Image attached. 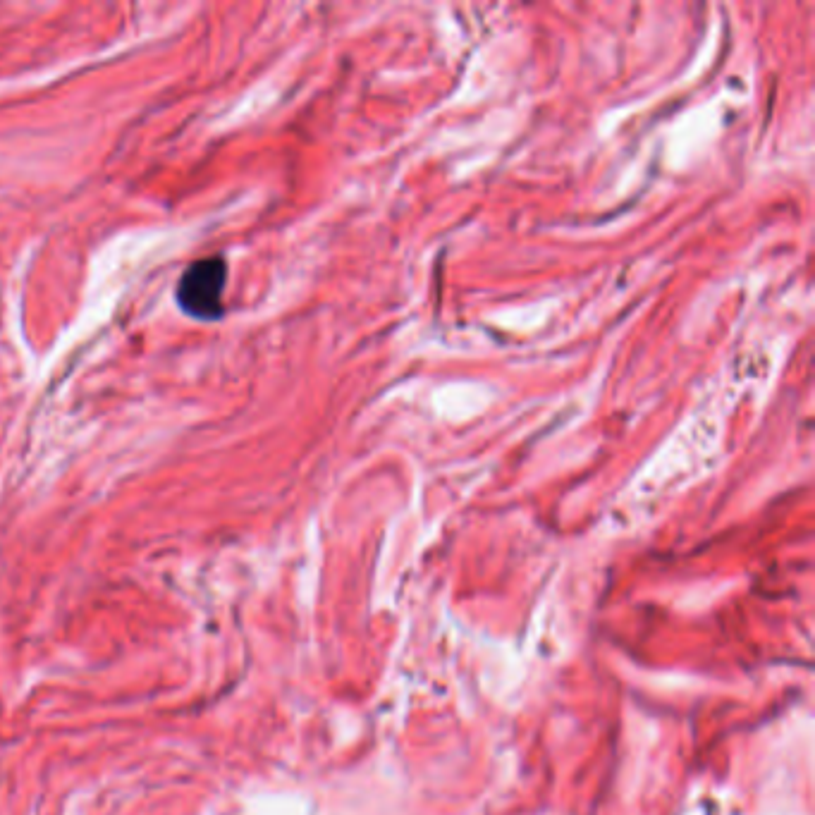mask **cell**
I'll use <instances>...</instances> for the list:
<instances>
[{
	"mask_svg": "<svg viewBox=\"0 0 815 815\" xmlns=\"http://www.w3.org/2000/svg\"><path fill=\"white\" fill-rule=\"evenodd\" d=\"M225 280H228V266L220 256L194 261L177 285V304L196 321H218L225 311Z\"/></svg>",
	"mask_w": 815,
	"mask_h": 815,
	"instance_id": "1",
	"label": "cell"
}]
</instances>
